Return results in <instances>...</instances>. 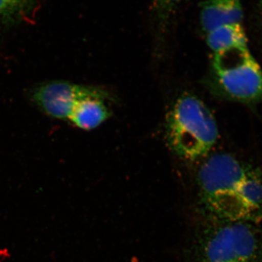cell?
<instances>
[{
    "mask_svg": "<svg viewBox=\"0 0 262 262\" xmlns=\"http://www.w3.org/2000/svg\"><path fill=\"white\" fill-rule=\"evenodd\" d=\"M205 206L214 220L262 222V177L229 154L212 155L198 173Z\"/></svg>",
    "mask_w": 262,
    "mask_h": 262,
    "instance_id": "obj_1",
    "label": "cell"
},
{
    "mask_svg": "<svg viewBox=\"0 0 262 262\" xmlns=\"http://www.w3.org/2000/svg\"><path fill=\"white\" fill-rule=\"evenodd\" d=\"M106 97L97 88L64 80L40 82L29 92L30 101L43 114L86 130L96 128L110 117Z\"/></svg>",
    "mask_w": 262,
    "mask_h": 262,
    "instance_id": "obj_2",
    "label": "cell"
},
{
    "mask_svg": "<svg viewBox=\"0 0 262 262\" xmlns=\"http://www.w3.org/2000/svg\"><path fill=\"white\" fill-rule=\"evenodd\" d=\"M166 128L170 147L187 160L206 156L218 139L214 117L201 100L192 96L177 100L167 118Z\"/></svg>",
    "mask_w": 262,
    "mask_h": 262,
    "instance_id": "obj_3",
    "label": "cell"
},
{
    "mask_svg": "<svg viewBox=\"0 0 262 262\" xmlns=\"http://www.w3.org/2000/svg\"><path fill=\"white\" fill-rule=\"evenodd\" d=\"M258 225L214 220L200 242V262H262V229Z\"/></svg>",
    "mask_w": 262,
    "mask_h": 262,
    "instance_id": "obj_4",
    "label": "cell"
},
{
    "mask_svg": "<svg viewBox=\"0 0 262 262\" xmlns=\"http://www.w3.org/2000/svg\"><path fill=\"white\" fill-rule=\"evenodd\" d=\"M213 69L219 85L229 97L262 102V71L248 46L215 53Z\"/></svg>",
    "mask_w": 262,
    "mask_h": 262,
    "instance_id": "obj_5",
    "label": "cell"
},
{
    "mask_svg": "<svg viewBox=\"0 0 262 262\" xmlns=\"http://www.w3.org/2000/svg\"><path fill=\"white\" fill-rule=\"evenodd\" d=\"M244 17L241 0H206L201 5L200 22L208 34L222 26L242 24Z\"/></svg>",
    "mask_w": 262,
    "mask_h": 262,
    "instance_id": "obj_6",
    "label": "cell"
},
{
    "mask_svg": "<svg viewBox=\"0 0 262 262\" xmlns=\"http://www.w3.org/2000/svg\"><path fill=\"white\" fill-rule=\"evenodd\" d=\"M208 47L215 53L248 46V39L242 24L222 26L206 34Z\"/></svg>",
    "mask_w": 262,
    "mask_h": 262,
    "instance_id": "obj_7",
    "label": "cell"
},
{
    "mask_svg": "<svg viewBox=\"0 0 262 262\" xmlns=\"http://www.w3.org/2000/svg\"><path fill=\"white\" fill-rule=\"evenodd\" d=\"M32 3L33 0H0V18L11 20L24 16Z\"/></svg>",
    "mask_w": 262,
    "mask_h": 262,
    "instance_id": "obj_8",
    "label": "cell"
},
{
    "mask_svg": "<svg viewBox=\"0 0 262 262\" xmlns=\"http://www.w3.org/2000/svg\"><path fill=\"white\" fill-rule=\"evenodd\" d=\"M185 0H153V10L162 25L167 24Z\"/></svg>",
    "mask_w": 262,
    "mask_h": 262,
    "instance_id": "obj_9",
    "label": "cell"
},
{
    "mask_svg": "<svg viewBox=\"0 0 262 262\" xmlns=\"http://www.w3.org/2000/svg\"><path fill=\"white\" fill-rule=\"evenodd\" d=\"M258 12H259L260 17H261L262 20V0H260L259 3H258Z\"/></svg>",
    "mask_w": 262,
    "mask_h": 262,
    "instance_id": "obj_10",
    "label": "cell"
}]
</instances>
